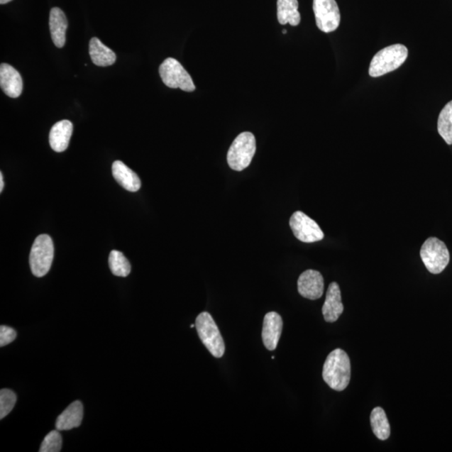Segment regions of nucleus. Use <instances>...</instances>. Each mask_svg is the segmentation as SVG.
Masks as SVG:
<instances>
[{
    "instance_id": "f257e3e1",
    "label": "nucleus",
    "mask_w": 452,
    "mask_h": 452,
    "mask_svg": "<svg viewBox=\"0 0 452 452\" xmlns=\"http://www.w3.org/2000/svg\"><path fill=\"white\" fill-rule=\"evenodd\" d=\"M323 379L334 390L343 391L347 388L351 379V363L343 349H335L329 354L324 365Z\"/></svg>"
},
{
    "instance_id": "f03ea898",
    "label": "nucleus",
    "mask_w": 452,
    "mask_h": 452,
    "mask_svg": "<svg viewBox=\"0 0 452 452\" xmlns=\"http://www.w3.org/2000/svg\"><path fill=\"white\" fill-rule=\"evenodd\" d=\"M408 57L407 46L392 45L382 49L372 59L369 73L372 77L384 76L402 67Z\"/></svg>"
},
{
    "instance_id": "7ed1b4c3",
    "label": "nucleus",
    "mask_w": 452,
    "mask_h": 452,
    "mask_svg": "<svg viewBox=\"0 0 452 452\" xmlns=\"http://www.w3.org/2000/svg\"><path fill=\"white\" fill-rule=\"evenodd\" d=\"M199 337L214 358H222L226 351L225 342L212 316L203 312L195 320Z\"/></svg>"
},
{
    "instance_id": "20e7f679",
    "label": "nucleus",
    "mask_w": 452,
    "mask_h": 452,
    "mask_svg": "<svg viewBox=\"0 0 452 452\" xmlns=\"http://www.w3.org/2000/svg\"><path fill=\"white\" fill-rule=\"evenodd\" d=\"M256 150L254 134L244 132L232 143L227 153V162L231 169L242 171L250 165Z\"/></svg>"
},
{
    "instance_id": "39448f33",
    "label": "nucleus",
    "mask_w": 452,
    "mask_h": 452,
    "mask_svg": "<svg viewBox=\"0 0 452 452\" xmlns=\"http://www.w3.org/2000/svg\"><path fill=\"white\" fill-rule=\"evenodd\" d=\"M54 258V244L48 235H40L35 240L30 255V265L34 276L42 277L50 271Z\"/></svg>"
},
{
    "instance_id": "423d86ee",
    "label": "nucleus",
    "mask_w": 452,
    "mask_h": 452,
    "mask_svg": "<svg viewBox=\"0 0 452 452\" xmlns=\"http://www.w3.org/2000/svg\"><path fill=\"white\" fill-rule=\"evenodd\" d=\"M421 258L424 265L432 274L444 271L450 262V253L443 241L430 237L421 246Z\"/></svg>"
},
{
    "instance_id": "0eeeda50",
    "label": "nucleus",
    "mask_w": 452,
    "mask_h": 452,
    "mask_svg": "<svg viewBox=\"0 0 452 452\" xmlns=\"http://www.w3.org/2000/svg\"><path fill=\"white\" fill-rule=\"evenodd\" d=\"M160 75L167 87L180 88L182 91L192 92L195 86L192 77L175 58H167L161 64Z\"/></svg>"
},
{
    "instance_id": "6e6552de",
    "label": "nucleus",
    "mask_w": 452,
    "mask_h": 452,
    "mask_svg": "<svg viewBox=\"0 0 452 452\" xmlns=\"http://www.w3.org/2000/svg\"><path fill=\"white\" fill-rule=\"evenodd\" d=\"M316 24L321 31L331 33L339 26L341 16L335 0H314Z\"/></svg>"
},
{
    "instance_id": "1a4fd4ad",
    "label": "nucleus",
    "mask_w": 452,
    "mask_h": 452,
    "mask_svg": "<svg viewBox=\"0 0 452 452\" xmlns=\"http://www.w3.org/2000/svg\"><path fill=\"white\" fill-rule=\"evenodd\" d=\"M289 224L296 238L302 242L313 243L324 239V232L318 223L304 212L293 213Z\"/></svg>"
},
{
    "instance_id": "9d476101",
    "label": "nucleus",
    "mask_w": 452,
    "mask_h": 452,
    "mask_svg": "<svg viewBox=\"0 0 452 452\" xmlns=\"http://www.w3.org/2000/svg\"><path fill=\"white\" fill-rule=\"evenodd\" d=\"M297 290L302 297L307 298V299H319L323 296L324 292L323 276L315 270H307L298 278Z\"/></svg>"
},
{
    "instance_id": "9b49d317",
    "label": "nucleus",
    "mask_w": 452,
    "mask_h": 452,
    "mask_svg": "<svg viewBox=\"0 0 452 452\" xmlns=\"http://www.w3.org/2000/svg\"><path fill=\"white\" fill-rule=\"evenodd\" d=\"M283 328L282 316L275 312L265 315L263 328V341L270 351L277 348Z\"/></svg>"
},
{
    "instance_id": "f8f14e48",
    "label": "nucleus",
    "mask_w": 452,
    "mask_h": 452,
    "mask_svg": "<svg viewBox=\"0 0 452 452\" xmlns=\"http://www.w3.org/2000/svg\"><path fill=\"white\" fill-rule=\"evenodd\" d=\"M0 87L7 96L17 99L23 91V80L21 74L11 65L3 63L0 66Z\"/></svg>"
},
{
    "instance_id": "ddd939ff",
    "label": "nucleus",
    "mask_w": 452,
    "mask_h": 452,
    "mask_svg": "<svg viewBox=\"0 0 452 452\" xmlns=\"http://www.w3.org/2000/svg\"><path fill=\"white\" fill-rule=\"evenodd\" d=\"M324 318L328 323H334L343 312L341 292L337 282L330 284L323 309Z\"/></svg>"
},
{
    "instance_id": "4468645a",
    "label": "nucleus",
    "mask_w": 452,
    "mask_h": 452,
    "mask_svg": "<svg viewBox=\"0 0 452 452\" xmlns=\"http://www.w3.org/2000/svg\"><path fill=\"white\" fill-rule=\"evenodd\" d=\"M73 132V124L68 120L60 121L50 129L49 141L55 152L67 150Z\"/></svg>"
},
{
    "instance_id": "2eb2a0df",
    "label": "nucleus",
    "mask_w": 452,
    "mask_h": 452,
    "mask_svg": "<svg viewBox=\"0 0 452 452\" xmlns=\"http://www.w3.org/2000/svg\"><path fill=\"white\" fill-rule=\"evenodd\" d=\"M68 21L65 13L60 8H53L50 13V30L51 38L58 48L66 44V32Z\"/></svg>"
},
{
    "instance_id": "dca6fc26",
    "label": "nucleus",
    "mask_w": 452,
    "mask_h": 452,
    "mask_svg": "<svg viewBox=\"0 0 452 452\" xmlns=\"http://www.w3.org/2000/svg\"><path fill=\"white\" fill-rule=\"evenodd\" d=\"M113 175L115 180L130 192H137L141 188V180L139 177L123 162H114Z\"/></svg>"
},
{
    "instance_id": "f3484780",
    "label": "nucleus",
    "mask_w": 452,
    "mask_h": 452,
    "mask_svg": "<svg viewBox=\"0 0 452 452\" xmlns=\"http://www.w3.org/2000/svg\"><path fill=\"white\" fill-rule=\"evenodd\" d=\"M83 419V405L81 402H74L60 414L55 423L58 431H69L81 426Z\"/></svg>"
},
{
    "instance_id": "a211bd4d",
    "label": "nucleus",
    "mask_w": 452,
    "mask_h": 452,
    "mask_svg": "<svg viewBox=\"0 0 452 452\" xmlns=\"http://www.w3.org/2000/svg\"><path fill=\"white\" fill-rule=\"evenodd\" d=\"M89 54L92 62L97 67H109L114 65L116 55L97 37L90 40Z\"/></svg>"
},
{
    "instance_id": "6ab92c4d",
    "label": "nucleus",
    "mask_w": 452,
    "mask_h": 452,
    "mask_svg": "<svg viewBox=\"0 0 452 452\" xmlns=\"http://www.w3.org/2000/svg\"><path fill=\"white\" fill-rule=\"evenodd\" d=\"M297 0H277V20L284 26L290 24L297 26L300 24L301 15L298 11Z\"/></svg>"
},
{
    "instance_id": "aec40b11",
    "label": "nucleus",
    "mask_w": 452,
    "mask_h": 452,
    "mask_svg": "<svg viewBox=\"0 0 452 452\" xmlns=\"http://www.w3.org/2000/svg\"><path fill=\"white\" fill-rule=\"evenodd\" d=\"M372 431L378 439L385 441L390 436V426L386 414L381 407L373 409L370 416Z\"/></svg>"
},
{
    "instance_id": "412c9836",
    "label": "nucleus",
    "mask_w": 452,
    "mask_h": 452,
    "mask_svg": "<svg viewBox=\"0 0 452 452\" xmlns=\"http://www.w3.org/2000/svg\"><path fill=\"white\" fill-rule=\"evenodd\" d=\"M438 133L449 145L452 144V101L441 110L437 123Z\"/></svg>"
},
{
    "instance_id": "4be33fe9",
    "label": "nucleus",
    "mask_w": 452,
    "mask_h": 452,
    "mask_svg": "<svg viewBox=\"0 0 452 452\" xmlns=\"http://www.w3.org/2000/svg\"><path fill=\"white\" fill-rule=\"evenodd\" d=\"M109 268L114 276L126 277L131 272V265L120 251L111 250L109 255Z\"/></svg>"
},
{
    "instance_id": "5701e85b",
    "label": "nucleus",
    "mask_w": 452,
    "mask_h": 452,
    "mask_svg": "<svg viewBox=\"0 0 452 452\" xmlns=\"http://www.w3.org/2000/svg\"><path fill=\"white\" fill-rule=\"evenodd\" d=\"M17 397L15 392L8 389L0 390V419H4L15 407Z\"/></svg>"
},
{
    "instance_id": "b1692460",
    "label": "nucleus",
    "mask_w": 452,
    "mask_h": 452,
    "mask_svg": "<svg viewBox=\"0 0 452 452\" xmlns=\"http://www.w3.org/2000/svg\"><path fill=\"white\" fill-rule=\"evenodd\" d=\"M60 431H53L45 436L40 446V452H59L62 450V438Z\"/></svg>"
},
{
    "instance_id": "393cba45",
    "label": "nucleus",
    "mask_w": 452,
    "mask_h": 452,
    "mask_svg": "<svg viewBox=\"0 0 452 452\" xmlns=\"http://www.w3.org/2000/svg\"><path fill=\"white\" fill-rule=\"evenodd\" d=\"M17 337V333L15 329L7 327V326H1L0 327V346L4 347L11 343Z\"/></svg>"
},
{
    "instance_id": "a878e982",
    "label": "nucleus",
    "mask_w": 452,
    "mask_h": 452,
    "mask_svg": "<svg viewBox=\"0 0 452 452\" xmlns=\"http://www.w3.org/2000/svg\"><path fill=\"white\" fill-rule=\"evenodd\" d=\"M4 177H3V174H0V192H2L3 189H4Z\"/></svg>"
},
{
    "instance_id": "bb28decb",
    "label": "nucleus",
    "mask_w": 452,
    "mask_h": 452,
    "mask_svg": "<svg viewBox=\"0 0 452 452\" xmlns=\"http://www.w3.org/2000/svg\"><path fill=\"white\" fill-rule=\"evenodd\" d=\"M11 1H12V0H0V4H7L9 2H11Z\"/></svg>"
},
{
    "instance_id": "cd10ccee",
    "label": "nucleus",
    "mask_w": 452,
    "mask_h": 452,
    "mask_svg": "<svg viewBox=\"0 0 452 452\" xmlns=\"http://www.w3.org/2000/svg\"><path fill=\"white\" fill-rule=\"evenodd\" d=\"M190 328H191V329H192V328H195V324H192V325H190Z\"/></svg>"
},
{
    "instance_id": "c85d7f7f",
    "label": "nucleus",
    "mask_w": 452,
    "mask_h": 452,
    "mask_svg": "<svg viewBox=\"0 0 452 452\" xmlns=\"http://www.w3.org/2000/svg\"><path fill=\"white\" fill-rule=\"evenodd\" d=\"M282 33L283 34H287V31L286 30H283Z\"/></svg>"
}]
</instances>
